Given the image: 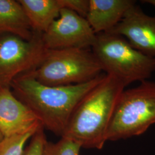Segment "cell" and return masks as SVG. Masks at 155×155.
Masks as SVG:
<instances>
[{
    "label": "cell",
    "mask_w": 155,
    "mask_h": 155,
    "mask_svg": "<svg viewBox=\"0 0 155 155\" xmlns=\"http://www.w3.org/2000/svg\"><path fill=\"white\" fill-rule=\"evenodd\" d=\"M105 75L104 72L86 83L52 86L39 82L29 72L15 79L11 89L33 111L45 129L61 137L79 102Z\"/></svg>",
    "instance_id": "6da1fadb"
},
{
    "label": "cell",
    "mask_w": 155,
    "mask_h": 155,
    "mask_svg": "<svg viewBox=\"0 0 155 155\" xmlns=\"http://www.w3.org/2000/svg\"><path fill=\"white\" fill-rule=\"evenodd\" d=\"M127 86L120 79L106 74L79 102L61 137L81 148L102 149L117 100Z\"/></svg>",
    "instance_id": "7a4b0ae2"
},
{
    "label": "cell",
    "mask_w": 155,
    "mask_h": 155,
    "mask_svg": "<svg viewBox=\"0 0 155 155\" xmlns=\"http://www.w3.org/2000/svg\"><path fill=\"white\" fill-rule=\"evenodd\" d=\"M91 49L103 71L127 85L148 80L155 71V58L136 50L119 35L97 34Z\"/></svg>",
    "instance_id": "3957f363"
},
{
    "label": "cell",
    "mask_w": 155,
    "mask_h": 155,
    "mask_svg": "<svg viewBox=\"0 0 155 155\" xmlns=\"http://www.w3.org/2000/svg\"><path fill=\"white\" fill-rule=\"evenodd\" d=\"M155 123V82L146 80L122 91L108 127L107 141L141 135Z\"/></svg>",
    "instance_id": "277c9868"
},
{
    "label": "cell",
    "mask_w": 155,
    "mask_h": 155,
    "mask_svg": "<svg viewBox=\"0 0 155 155\" xmlns=\"http://www.w3.org/2000/svg\"><path fill=\"white\" fill-rule=\"evenodd\" d=\"M103 72L91 51L66 48L47 50L39 66L29 73L40 83L61 86L88 82Z\"/></svg>",
    "instance_id": "5b68a950"
},
{
    "label": "cell",
    "mask_w": 155,
    "mask_h": 155,
    "mask_svg": "<svg viewBox=\"0 0 155 155\" xmlns=\"http://www.w3.org/2000/svg\"><path fill=\"white\" fill-rule=\"evenodd\" d=\"M47 51L42 33L33 32L29 40L12 34L0 35V87H11L15 79L34 71Z\"/></svg>",
    "instance_id": "8992f818"
},
{
    "label": "cell",
    "mask_w": 155,
    "mask_h": 155,
    "mask_svg": "<svg viewBox=\"0 0 155 155\" xmlns=\"http://www.w3.org/2000/svg\"><path fill=\"white\" fill-rule=\"evenodd\" d=\"M96 37L85 18L66 8H62L59 17L42 33L47 50L87 49L94 45Z\"/></svg>",
    "instance_id": "52a82bcc"
},
{
    "label": "cell",
    "mask_w": 155,
    "mask_h": 155,
    "mask_svg": "<svg viewBox=\"0 0 155 155\" xmlns=\"http://www.w3.org/2000/svg\"><path fill=\"white\" fill-rule=\"evenodd\" d=\"M41 127L38 118L11 87H0V132L4 137L35 133Z\"/></svg>",
    "instance_id": "ba28073f"
},
{
    "label": "cell",
    "mask_w": 155,
    "mask_h": 155,
    "mask_svg": "<svg viewBox=\"0 0 155 155\" xmlns=\"http://www.w3.org/2000/svg\"><path fill=\"white\" fill-rule=\"evenodd\" d=\"M109 32L122 36L136 50L155 58V16L145 14L139 6H132Z\"/></svg>",
    "instance_id": "9c48e42d"
},
{
    "label": "cell",
    "mask_w": 155,
    "mask_h": 155,
    "mask_svg": "<svg viewBox=\"0 0 155 155\" xmlns=\"http://www.w3.org/2000/svg\"><path fill=\"white\" fill-rule=\"evenodd\" d=\"M136 4L134 0H89L86 19L96 35L109 32Z\"/></svg>",
    "instance_id": "30bf717a"
},
{
    "label": "cell",
    "mask_w": 155,
    "mask_h": 155,
    "mask_svg": "<svg viewBox=\"0 0 155 155\" xmlns=\"http://www.w3.org/2000/svg\"><path fill=\"white\" fill-rule=\"evenodd\" d=\"M33 32L43 33L62 9L61 0H18Z\"/></svg>",
    "instance_id": "8fae6325"
},
{
    "label": "cell",
    "mask_w": 155,
    "mask_h": 155,
    "mask_svg": "<svg viewBox=\"0 0 155 155\" xmlns=\"http://www.w3.org/2000/svg\"><path fill=\"white\" fill-rule=\"evenodd\" d=\"M12 34L29 40L33 36L28 19L18 1L0 0V35Z\"/></svg>",
    "instance_id": "7c38bea8"
},
{
    "label": "cell",
    "mask_w": 155,
    "mask_h": 155,
    "mask_svg": "<svg viewBox=\"0 0 155 155\" xmlns=\"http://www.w3.org/2000/svg\"><path fill=\"white\" fill-rule=\"evenodd\" d=\"M81 146L70 140L61 137L56 143L46 141L43 155H79Z\"/></svg>",
    "instance_id": "4fadbf2b"
},
{
    "label": "cell",
    "mask_w": 155,
    "mask_h": 155,
    "mask_svg": "<svg viewBox=\"0 0 155 155\" xmlns=\"http://www.w3.org/2000/svg\"><path fill=\"white\" fill-rule=\"evenodd\" d=\"M35 133L4 137L0 142V155H23L26 143Z\"/></svg>",
    "instance_id": "5bb4252c"
},
{
    "label": "cell",
    "mask_w": 155,
    "mask_h": 155,
    "mask_svg": "<svg viewBox=\"0 0 155 155\" xmlns=\"http://www.w3.org/2000/svg\"><path fill=\"white\" fill-rule=\"evenodd\" d=\"M43 127H39L32 136L30 143L25 147L22 155H43L45 144L47 141Z\"/></svg>",
    "instance_id": "9a60e30c"
},
{
    "label": "cell",
    "mask_w": 155,
    "mask_h": 155,
    "mask_svg": "<svg viewBox=\"0 0 155 155\" xmlns=\"http://www.w3.org/2000/svg\"><path fill=\"white\" fill-rule=\"evenodd\" d=\"M63 8L68 9L86 18L89 10V0H61Z\"/></svg>",
    "instance_id": "2e32d148"
},
{
    "label": "cell",
    "mask_w": 155,
    "mask_h": 155,
    "mask_svg": "<svg viewBox=\"0 0 155 155\" xmlns=\"http://www.w3.org/2000/svg\"><path fill=\"white\" fill-rule=\"evenodd\" d=\"M141 2L143 4H150L155 8V0H143V1H141Z\"/></svg>",
    "instance_id": "e0dca14e"
},
{
    "label": "cell",
    "mask_w": 155,
    "mask_h": 155,
    "mask_svg": "<svg viewBox=\"0 0 155 155\" xmlns=\"http://www.w3.org/2000/svg\"><path fill=\"white\" fill-rule=\"evenodd\" d=\"M4 136H2V134H1V132H0V142L3 140V139H4Z\"/></svg>",
    "instance_id": "ac0fdd59"
}]
</instances>
